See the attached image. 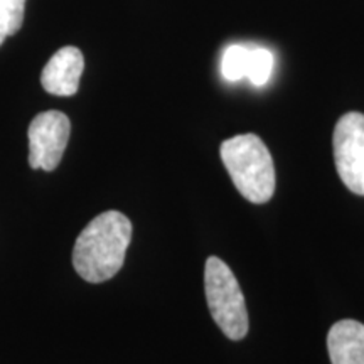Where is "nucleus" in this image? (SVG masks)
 Instances as JSON below:
<instances>
[{
    "label": "nucleus",
    "mask_w": 364,
    "mask_h": 364,
    "mask_svg": "<svg viewBox=\"0 0 364 364\" xmlns=\"http://www.w3.org/2000/svg\"><path fill=\"white\" fill-rule=\"evenodd\" d=\"M85 70L83 53L75 46L61 48L51 56L41 75V85L54 97H73Z\"/></svg>",
    "instance_id": "6"
},
{
    "label": "nucleus",
    "mask_w": 364,
    "mask_h": 364,
    "mask_svg": "<svg viewBox=\"0 0 364 364\" xmlns=\"http://www.w3.org/2000/svg\"><path fill=\"white\" fill-rule=\"evenodd\" d=\"M221 161L238 193L253 204H265L275 193V166L258 135L243 134L225 140Z\"/></svg>",
    "instance_id": "2"
},
{
    "label": "nucleus",
    "mask_w": 364,
    "mask_h": 364,
    "mask_svg": "<svg viewBox=\"0 0 364 364\" xmlns=\"http://www.w3.org/2000/svg\"><path fill=\"white\" fill-rule=\"evenodd\" d=\"M273 66H275V58L270 49L253 48L248 51L247 78L252 81V85L265 86L272 78Z\"/></svg>",
    "instance_id": "8"
},
{
    "label": "nucleus",
    "mask_w": 364,
    "mask_h": 364,
    "mask_svg": "<svg viewBox=\"0 0 364 364\" xmlns=\"http://www.w3.org/2000/svg\"><path fill=\"white\" fill-rule=\"evenodd\" d=\"M26 0H0V46L19 33L24 22Z\"/></svg>",
    "instance_id": "9"
},
{
    "label": "nucleus",
    "mask_w": 364,
    "mask_h": 364,
    "mask_svg": "<svg viewBox=\"0 0 364 364\" xmlns=\"http://www.w3.org/2000/svg\"><path fill=\"white\" fill-rule=\"evenodd\" d=\"M250 48L233 44L226 49L221 58V75L226 81H240L247 78Z\"/></svg>",
    "instance_id": "10"
},
{
    "label": "nucleus",
    "mask_w": 364,
    "mask_h": 364,
    "mask_svg": "<svg viewBox=\"0 0 364 364\" xmlns=\"http://www.w3.org/2000/svg\"><path fill=\"white\" fill-rule=\"evenodd\" d=\"M336 169L346 188L364 196V115L349 112L339 118L332 136Z\"/></svg>",
    "instance_id": "4"
},
{
    "label": "nucleus",
    "mask_w": 364,
    "mask_h": 364,
    "mask_svg": "<svg viewBox=\"0 0 364 364\" xmlns=\"http://www.w3.org/2000/svg\"><path fill=\"white\" fill-rule=\"evenodd\" d=\"M332 364H364V324L353 318L336 322L327 334Z\"/></svg>",
    "instance_id": "7"
},
{
    "label": "nucleus",
    "mask_w": 364,
    "mask_h": 364,
    "mask_svg": "<svg viewBox=\"0 0 364 364\" xmlns=\"http://www.w3.org/2000/svg\"><path fill=\"white\" fill-rule=\"evenodd\" d=\"M204 294L218 327L231 341L248 334V312L245 295L235 273L221 258L209 257L204 267Z\"/></svg>",
    "instance_id": "3"
},
{
    "label": "nucleus",
    "mask_w": 364,
    "mask_h": 364,
    "mask_svg": "<svg viewBox=\"0 0 364 364\" xmlns=\"http://www.w3.org/2000/svg\"><path fill=\"white\" fill-rule=\"evenodd\" d=\"M71 134V122L63 112L39 113L29 125V166L51 172L65 154Z\"/></svg>",
    "instance_id": "5"
},
{
    "label": "nucleus",
    "mask_w": 364,
    "mask_h": 364,
    "mask_svg": "<svg viewBox=\"0 0 364 364\" xmlns=\"http://www.w3.org/2000/svg\"><path fill=\"white\" fill-rule=\"evenodd\" d=\"M132 240V223L118 211H107L88 223L73 250V265L81 279L102 284L124 267Z\"/></svg>",
    "instance_id": "1"
}]
</instances>
